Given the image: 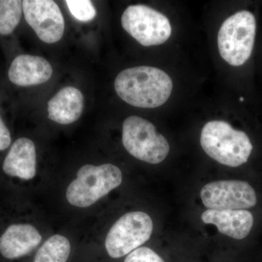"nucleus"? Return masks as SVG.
<instances>
[{"label":"nucleus","mask_w":262,"mask_h":262,"mask_svg":"<svg viewBox=\"0 0 262 262\" xmlns=\"http://www.w3.org/2000/svg\"><path fill=\"white\" fill-rule=\"evenodd\" d=\"M256 31V18L251 12L241 10L229 16L219 31L220 56L229 65H244L252 53Z\"/></svg>","instance_id":"4"},{"label":"nucleus","mask_w":262,"mask_h":262,"mask_svg":"<svg viewBox=\"0 0 262 262\" xmlns=\"http://www.w3.org/2000/svg\"><path fill=\"white\" fill-rule=\"evenodd\" d=\"M53 75L51 63L44 58L20 55L12 61L8 77L13 84L23 87L38 85L48 82Z\"/></svg>","instance_id":"11"},{"label":"nucleus","mask_w":262,"mask_h":262,"mask_svg":"<svg viewBox=\"0 0 262 262\" xmlns=\"http://www.w3.org/2000/svg\"><path fill=\"white\" fill-rule=\"evenodd\" d=\"M23 12V1L0 0V35H9L18 27Z\"/></svg>","instance_id":"16"},{"label":"nucleus","mask_w":262,"mask_h":262,"mask_svg":"<svg viewBox=\"0 0 262 262\" xmlns=\"http://www.w3.org/2000/svg\"><path fill=\"white\" fill-rule=\"evenodd\" d=\"M65 3L72 15L80 21H91L96 17V8L90 0H67Z\"/></svg>","instance_id":"17"},{"label":"nucleus","mask_w":262,"mask_h":262,"mask_svg":"<svg viewBox=\"0 0 262 262\" xmlns=\"http://www.w3.org/2000/svg\"><path fill=\"white\" fill-rule=\"evenodd\" d=\"M3 171L10 177L31 180L37 171V155L34 143L27 138H20L13 143L5 158Z\"/></svg>","instance_id":"13"},{"label":"nucleus","mask_w":262,"mask_h":262,"mask_svg":"<svg viewBox=\"0 0 262 262\" xmlns=\"http://www.w3.org/2000/svg\"><path fill=\"white\" fill-rule=\"evenodd\" d=\"M201 198L208 209L245 210L257 203L256 192L251 184L239 180L208 183L202 189Z\"/></svg>","instance_id":"8"},{"label":"nucleus","mask_w":262,"mask_h":262,"mask_svg":"<svg viewBox=\"0 0 262 262\" xmlns=\"http://www.w3.org/2000/svg\"><path fill=\"white\" fill-rule=\"evenodd\" d=\"M152 230V220L144 212H130L122 215L106 236L105 246L108 254L114 258L128 255L149 241Z\"/></svg>","instance_id":"7"},{"label":"nucleus","mask_w":262,"mask_h":262,"mask_svg":"<svg viewBox=\"0 0 262 262\" xmlns=\"http://www.w3.org/2000/svg\"><path fill=\"white\" fill-rule=\"evenodd\" d=\"M122 141L125 149L136 159L159 164L167 158L170 145L154 124L139 116L125 119L122 125Z\"/></svg>","instance_id":"5"},{"label":"nucleus","mask_w":262,"mask_h":262,"mask_svg":"<svg viewBox=\"0 0 262 262\" xmlns=\"http://www.w3.org/2000/svg\"><path fill=\"white\" fill-rule=\"evenodd\" d=\"M82 92L75 87L67 86L60 90L48 103V117L61 125L77 121L84 110Z\"/></svg>","instance_id":"14"},{"label":"nucleus","mask_w":262,"mask_h":262,"mask_svg":"<svg viewBox=\"0 0 262 262\" xmlns=\"http://www.w3.org/2000/svg\"><path fill=\"white\" fill-rule=\"evenodd\" d=\"M201 144L210 158L229 167L244 165L253 150L247 134L223 120L207 122L202 129Z\"/></svg>","instance_id":"2"},{"label":"nucleus","mask_w":262,"mask_h":262,"mask_svg":"<svg viewBox=\"0 0 262 262\" xmlns=\"http://www.w3.org/2000/svg\"><path fill=\"white\" fill-rule=\"evenodd\" d=\"M201 220L205 224L213 225L220 233L234 239L246 238L253 225V216L246 210L208 209Z\"/></svg>","instance_id":"10"},{"label":"nucleus","mask_w":262,"mask_h":262,"mask_svg":"<svg viewBox=\"0 0 262 262\" xmlns=\"http://www.w3.org/2000/svg\"><path fill=\"white\" fill-rule=\"evenodd\" d=\"M41 241L42 236L32 225H10L0 237V253L8 259H15L32 252Z\"/></svg>","instance_id":"12"},{"label":"nucleus","mask_w":262,"mask_h":262,"mask_svg":"<svg viewBox=\"0 0 262 262\" xmlns=\"http://www.w3.org/2000/svg\"><path fill=\"white\" fill-rule=\"evenodd\" d=\"M70 251L69 239L61 234H55L39 248L34 262H67Z\"/></svg>","instance_id":"15"},{"label":"nucleus","mask_w":262,"mask_h":262,"mask_svg":"<svg viewBox=\"0 0 262 262\" xmlns=\"http://www.w3.org/2000/svg\"><path fill=\"white\" fill-rule=\"evenodd\" d=\"M122 28L141 46H160L171 35L168 18L144 5H130L122 13Z\"/></svg>","instance_id":"6"},{"label":"nucleus","mask_w":262,"mask_h":262,"mask_svg":"<svg viewBox=\"0 0 262 262\" xmlns=\"http://www.w3.org/2000/svg\"><path fill=\"white\" fill-rule=\"evenodd\" d=\"M23 12L26 21L42 42L53 44L63 37L64 18L54 1L24 0Z\"/></svg>","instance_id":"9"},{"label":"nucleus","mask_w":262,"mask_h":262,"mask_svg":"<svg viewBox=\"0 0 262 262\" xmlns=\"http://www.w3.org/2000/svg\"><path fill=\"white\" fill-rule=\"evenodd\" d=\"M122 182L121 170L116 165H84L67 188L66 196L72 206L87 208L118 187Z\"/></svg>","instance_id":"3"},{"label":"nucleus","mask_w":262,"mask_h":262,"mask_svg":"<svg viewBox=\"0 0 262 262\" xmlns=\"http://www.w3.org/2000/svg\"><path fill=\"white\" fill-rule=\"evenodd\" d=\"M11 143L10 130L0 117V151L6 149Z\"/></svg>","instance_id":"19"},{"label":"nucleus","mask_w":262,"mask_h":262,"mask_svg":"<svg viewBox=\"0 0 262 262\" xmlns=\"http://www.w3.org/2000/svg\"><path fill=\"white\" fill-rule=\"evenodd\" d=\"M173 87V81L168 74L146 66L122 71L115 80V89L119 97L139 108L162 106L170 98Z\"/></svg>","instance_id":"1"},{"label":"nucleus","mask_w":262,"mask_h":262,"mask_svg":"<svg viewBox=\"0 0 262 262\" xmlns=\"http://www.w3.org/2000/svg\"><path fill=\"white\" fill-rule=\"evenodd\" d=\"M125 262H165L152 249L148 247H139L129 253Z\"/></svg>","instance_id":"18"}]
</instances>
